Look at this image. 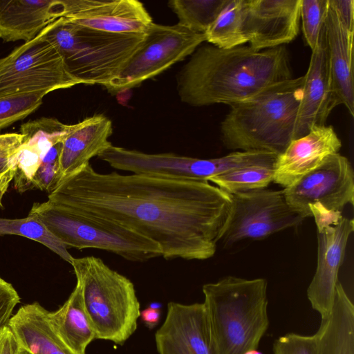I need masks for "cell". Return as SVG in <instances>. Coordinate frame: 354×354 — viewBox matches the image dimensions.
<instances>
[{
	"label": "cell",
	"instance_id": "cell-18",
	"mask_svg": "<svg viewBox=\"0 0 354 354\" xmlns=\"http://www.w3.org/2000/svg\"><path fill=\"white\" fill-rule=\"evenodd\" d=\"M112 132L111 121L103 115L88 117L71 124L62 144L59 184L88 164L92 158L98 156L111 146L109 138Z\"/></svg>",
	"mask_w": 354,
	"mask_h": 354
},
{
	"label": "cell",
	"instance_id": "cell-22",
	"mask_svg": "<svg viewBox=\"0 0 354 354\" xmlns=\"http://www.w3.org/2000/svg\"><path fill=\"white\" fill-rule=\"evenodd\" d=\"M48 313L37 302L26 304L12 316L8 326L19 346L31 354H76L53 330Z\"/></svg>",
	"mask_w": 354,
	"mask_h": 354
},
{
	"label": "cell",
	"instance_id": "cell-30",
	"mask_svg": "<svg viewBox=\"0 0 354 354\" xmlns=\"http://www.w3.org/2000/svg\"><path fill=\"white\" fill-rule=\"evenodd\" d=\"M329 6V0H301L300 19L307 44L313 50L317 46L323 29Z\"/></svg>",
	"mask_w": 354,
	"mask_h": 354
},
{
	"label": "cell",
	"instance_id": "cell-34",
	"mask_svg": "<svg viewBox=\"0 0 354 354\" xmlns=\"http://www.w3.org/2000/svg\"><path fill=\"white\" fill-rule=\"evenodd\" d=\"M20 297L12 285L0 277V333L8 326Z\"/></svg>",
	"mask_w": 354,
	"mask_h": 354
},
{
	"label": "cell",
	"instance_id": "cell-14",
	"mask_svg": "<svg viewBox=\"0 0 354 354\" xmlns=\"http://www.w3.org/2000/svg\"><path fill=\"white\" fill-rule=\"evenodd\" d=\"M67 20L96 30L144 34L153 20L136 0H63Z\"/></svg>",
	"mask_w": 354,
	"mask_h": 354
},
{
	"label": "cell",
	"instance_id": "cell-16",
	"mask_svg": "<svg viewBox=\"0 0 354 354\" xmlns=\"http://www.w3.org/2000/svg\"><path fill=\"white\" fill-rule=\"evenodd\" d=\"M336 106L332 89L324 25L317 44L312 50L307 72L304 75L302 97L298 111L295 139L307 134L314 127L326 125L329 114Z\"/></svg>",
	"mask_w": 354,
	"mask_h": 354
},
{
	"label": "cell",
	"instance_id": "cell-25",
	"mask_svg": "<svg viewBox=\"0 0 354 354\" xmlns=\"http://www.w3.org/2000/svg\"><path fill=\"white\" fill-rule=\"evenodd\" d=\"M204 35L206 41L223 49L248 43L243 30V0H228Z\"/></svg>",
	"mask_w": 354,
	"mask_h": 354
},
{
	"label": "cell",
	"instance_id": "cell-33",
	"mask_svg": "<svg viewBox=\"0 0 354 354\" xmlns=\"http://www.w3.org/2000/svg\"><path fill=\"white\" fill-rule=\"evenodd\" d=\"M24 141L21 133L0 134V177H12L15 174V158Z\"/></svg>",
	"mask_w": 354,
	"mask_h": 354
},
{
	"label": "cell",
	"instance_id": "cell-28",
	"mask_svg": "<svg viewBox=\"0 0 354 354\" xmlns=\"http://www.w3.org/2000/svg\"><path fill=\"white\" fill-rule=\"evenodd\" d=\"M274 177V166L242 167L211 178L218 187L231 194L266 188Z\"/></svg>",
	"mask_w": 354,
	"mask_h": 354
},
{
	"label": "cell",
	"instance_id": "cell-24",
	"mask_svg": "<svg viewBox=\"0 0 354 354\" xmlns=\"http://www.w3.org/2000/svg\"><path fill=\"white\" fill-rule=\"evenodd\" d=\"M48 317L57 335L76 354H86L88 345L96 339L78 281L64 304L56 311H48Z\"/></svg>",
	"mask_w": 354,
	"mask_h": 354
},
{
	"label": "cell",
	"instance_id": "cell-9",
	"mask_svg": "<svg viewBox=\"0 0 354 354\" xmlns=\"http://www.w3.org/2000/svg\"><path fill=\"white\" fill-rule=\"evenodd\" d=\"M205 41L204 34L179 24L152 23L143 41L105 88L112 94L136 87L190 56Z\"/></svg>",
	"mask_w": 354,
	"mask_h": 354
},
{
	"label": "cell",
	"instance_id": "cell-11",
	"mask_svg": "<svg viewBox=\"0 0 354 354\" xmlns=\"http://www.w3.org/2000/svg\"><path fill=\"white\" fill-rule=\"evenodd\" d=\"M288 204L308 217L342 212L354 203V174L349 160L339 153L283 189Z\"/></svg>",
	"mask_w": 354,
	"mask_h": 354
},
{
	"label": "cell",
	"instance_id": "cell-8",
	"mask_svg": "<svg viewBox=\"0 0 354 354\" xmlns=\"http://www.w3.org/2000/svg\"><path fill=\"white\" fill-rule=\"evenodd\" d=\"M49 25L35 38L0 59V97L49 93L80 84L68 74L57 48L47 39Z\"/></svg>",
	"mask_w": 354,
	"mask_h": 354
},
{
	"label": "cell",
	"instance_id": "cell-26",
	"mask_svg": "<svg viewBox=\"0 0 354 354\" xmlns=\"http://www.w3.org/2000/svg\"><path fill=\"white\" fill-rule=\"evenodd\" d=\"M228 0H171L168 6L176 15L178 24L205 34Z\"/></svg>",
	"mask_w": 354,
	"mask_h": 354
},
{
	"label": "cell",
	"instance_id": "cell-19",
	"mask_svg": "<svg viewBox=\"0 0 354 354\" xmlns=\"http://www.w3.org/2000/svg\"><path fill=\"white\" fill-rule=\"evenodd\" d=\"M64 15L63 0H0V38L28 41Z\"/></svg>",
	"mask_w": 354,
	"mask_h": 354
},
{
	"label": "cell",
	"instance_id": "cell-27",
	"mask_svg": "<svg viewBox=\"0 0 354 354\" xmlns=\"http://www.w3.org/2000/svg\"><path fill=\"white\" fill-rule=\"evenodd\" d=\"M8 234L24 236L39 242L70 264L74 258L64 243L32 216L15 219L0 218V236Z\"/></svg>",
	"mask_w": 354,
	"mask_h": 354
},
{
	"label": "cell",
	"instance_id": "cell-21",
	"mask_svg": "<svg viewBox=\"0 0 354 354\" xmlns=\"http://www.w3.org/2000/svg\"><path fill=\"white\" fill-rule=\"evenodd\" d=\"M332 89L337 106L354 115L353 35L345 30L329 3L325 21Z\"/></svg>",
	"mask_w": 354,
	"mask_h": 354
},
{
	"label": "cell",
	"instance_id": "cell-6",
	"mask_svg": "<svg viewBox=\"0 0 354 354\" xmlns=\"http://www.w3.org/2000/svg\"><path fill=\"white\" fill-rule=\"evenodd\" d=\"M71 265L96 339L122 345L136 330L140 315L133 283L93 256L73 258Z\"/></svg>",
	"mask_w": 354,
	"mask_h": 354
},
{
	"label": "cell",
	"instance_id": "cell-29",
	"mask_svg": "<svg viewBox=\"0 0 354 354\" xmlns=\"http://www.w3.org/2000/svg\"><path fill=\"white\" fill-rule=\"evenodd\" d=\"M47 94L46 92H37L0 97V130L35 111Z\"/></svg>",
	"mask_w": 354,
	"mask_h": 354
},
{
	"label": "cell",
	"instance_id": "cell-31",
	"mask_svg": "<svg viewBox=\"0 0 354 354\" xmlns=\"http://www.w3.org/2000/svg\"><path fill=\"white\" fill-rule=\"evenodd\" d=\"M62 141L57 143L46 153L32 180L33 189L51 193L59 184V158Z\"/></svg>",
	"mask_w": 354,
	"mask_h": 354
},
{
	"label": "cell",
	"instance_id": "cell-10",
	"mask_svg": "<svg viewBox=\"0 0 354 354\" xmlns=\"http://www.w3.org/2000/svg\"><path fill=\"white\" fill-rule=\"evenodd\" d=\"M230 216L220 241L261 239L300 225L308 216L290 206L283 190L260 189L230 194Z\"/></svg>",
	"mask_w": 354,
	"mask_h": 354
},
{
	"label": "cell",
	"instance_id": "cell-4",
	"mask_svg": "<svg viewBox=\"0 0 354 354\" xmlns=\"http://www.w3.org/2000/svg\"><path fill=\"white\" fill-rule=\"evenodd\" d=\"M267 281L225 277L203 285L204 306L217 354L257 349L269 327Z\"/></svg>",
	"mask_w": 354,
	"mask_h": 354
},
{
	"label": "cell",
	"instance_id": "cell-35",
	"mask_svg": "<svg viewBox=\"0 0 354 354\" xmlns=\"http://www.w3.org/2000/svg\"><path fill=\"white\" fill-rule=\"evenodd\" d=\"M343 28L354 33V1L329 0Z\"/></svg>",
	"mask_w": 354,
	"mask_h": 354
},
{
	"label": "cell",
	"instance_id": "cell-3",
	"mask_svg": "<svg viewBox=\"0 0 354 354\" xmlns=\"http://www.w3.org/2000/svg\"><path fill=\"white\" fill-rule=\"evenodd\" d=\"M304 76L277 84L230 105L221 124V140L230 149L279 155L295 139Z\"/></svg>",
	"mask_w": 354,
	"mask_h": 354
},
{
	"label": "cell",
	"instance_id": "cell-17",
	"mask_svg": "<svg viewBox=\"0 0 354 354\" xmlns=\"http://www.w3.org/2000/svg\"><path fill=\"white\" fill-rule=\"evenodd\" d=\"M342 142L330 125L314 127L304 136L292 140L277 156L273 182L288 187L339 153Z\"/></svg>",
	"mask_w": 354,
	"mask_h": 354
},
{
	"label": "cell",
	"instance_id": "cell-7",
	"mask_svg": "<svg viewBox=\"0 0 354 354\" xmlns=\"http://www.w3.org/2000/svg\"><path fill=\"white\" fill-rule=\"evenodd\" d=\"M29 216L39 221L66 248H96L134 262L162 257L149 239L112 222L72 212L49 201L35 203Z\"/></svg>",
	"mask_w": 354,
	"mask_h": 354
},
{
	"label": "cell",
	"instance_id": "cell-32",
	"mask_svg": "<svg viewBox=\"0 0 354 354\" xmlns=\"http://www.w3.org/2000/svg\"><path fill=\"white\" fill-rule=\"evenodd\" d=\"M272 351L274 354H317V337L286 333L274 340Z\"/></svg>",
	"mask_w": 354,
	"mask_h": 354
},
{
	"label": "cell",
	"instance_id": "cell-38",
	"mask_svg": "<svg viewBox=\"0 0 354 354\" xmlns=\"http://www.w3.org/2000/svg\"><path fill=\"white\" fill-rule=\"evenodd\" d=\"M13 180L12 177H0V207H3L2 199L8 190L10 182Z\"/></svg>",
	"mask_w": 354,
	"mask_h": 354
},
{
	"label": "cell",
	"instance_id": "cell-2",
	"mask_svg": "<svg viewBox=\"0 0 354 354\" xmlns=\"http://www.w3.org/2000/svg\"><path fill=\"white\" fill-rule=\"evenodd\" d=\"M292 78L285 46L257 50L250 46L198 47L177 75L180 100L194 106L231 105Z\"/></svg>",
	"mask_w": 354,
	"mask_h": 354
},
{
	"label": "cell",
	"instance_id": "cell-15",
	"mask_svg": "<svg viewBox=\"0 0 354 354\" xmlns=\"http://www.w3.org/2000/svg\"><path fill=\"white\" fill-rule=\"evenodd\" d=\"M155 342L159 354H217L203 303L169 302Z\"/></svg>",
	"mask_w": 354,
	"mask_h": 354
},
{
	"label": "cell",
	"instance_id": "cell-20",
	"mask_svg": "<svg viewBox=\"0 0 354 354\" xmlns=\"http://www.w3.org/2000/svg\"><path fill=\"white\" fill-rule=\"evenodd\" d=\"M24 141L15 158L14 185L19 192L32 189V180L48 151L63 140L65 130L55 118L42 117L21 126Z\"/></svg>",
	"mask_w": 354,
	"mask_h": 354
},
{
	"label": "cell",
	"instance_id": "cell-1",
	"mask_svg": "<svg viewBox=\"0 0 354 354\" xmlns=\"http://www.w3.org/2000/svg\"><path fill=\"white\" fill-rule=\"evenodd\" d=\"M48 201L138 233L167 260L213 257L232 207L230 194L209 181L100 174L90 163L62 181Z\"/></svg>",
	"mask_w": 354,
	"mask_h": 354
},
{
	"label": "cell",
	"instance_id": "cell-5",
	"mask_svg": "<svg viewBox=\"0 0 354 354\" xmlns=\"http://www.w3.org/2000/svg\"><path fill=\"white\" fill-rule=\"evenodd\" d=\"M144 34H118L93 30L60 17L46 36L61 55L68 74L80 84L104 87L139 47Z\"/></svg>",
	"mask_w": 354,
	"mask_h": 354
},
{
	"label": "cell",
	"instance_id": "cell-39",
	"mask_svg": "<svg viewBox=\"0 0 354 354\" xmlns=\"http://www.w3.org/2000/svg\"><path fill=\"white\" fill-rule=\"evenodd\" d=\"M244 354H263L261 351L257 349H250L247 351Z\"/></svg>",
	"mask_w": 354,
	"mask_h": 354
},
{
	"label": "cell",
	"instance_id": "cell-37",
	"mask_svg": "<svg viewBox=\"0 0 354 354\" xmlns=\"http://www.w3.org/2000/svg\"><path fill=\"white\" fill-rule=\"evenodd\" d=\"M140 317L145 326L152 329L159 323L161 317V310L160 308H155L149 306L140 311Z\"/></svg>",
	"mask_w": 354,
	"mask_h": 354
},
{
	"label": "cell",
	"instance_id": "cell-23",
	"mask_svg": "<svg viewBox=\"0 0 354 354\" xmlns=\"http://www.w3.org/2000/svg\"><path fill=\"white\" fill-rule=\"evenodd\" d=\"M316 335L317 354H354V306L339 282L331 313Z\"/></svg>",
	"mask_w": 354,
	"mask_h": 354
},
{
	"label": "cell",
	"instance_id": "cell-12",
	"mask_svg": "<svg viewBox=\"0 0 354 354\" xmlns=\"http://www.w3.org/2000/svg\"><path fill=\"white\" fill-rule=\"evenodd\" d=\"M313 217L317 232V265L307 297L322 320L328 318L332 310L338 273L348 238L354 230V222L342 212L320 213Z\"/></svg>",
	"mask_w": 354,
	"mask_h": 354
},
{
	"label": "cell",
	"instance_id": "cell-36",
	"mask_svg": "<svg viewBox=\"0 0 354 354\" xmlns=\"http://www.w3.org/2000/svg\"><path fill=\"white\" fill-rule=\"evenodd\" d=\"M20 346L15 335L6 326L0 333V354H19Z\"/></svg>",
	"mask_w": 354,
	"mask_h": 354
},
{
	"label": "cell",
	"instance_id": "cell-40",
	"mask_svg": "<svg viewBox=\"0 0 354 354\" xmlns=\"http://www.w3.org/2000/svg\"><path fill=\"white\" fill-rule=\"evenodd\" d=\"M19 354H31V353L20 346Z\"/></svg>",
	"mask_w": 354,
	"mask_h": 354
},
{
	"label": "cell",
	"instance_id": "cell-13",
	"mask_svg": "<svg viewBox=\"0 0 354 354\" xmlns=\"http://www.w3.org/2000/svg\"><path fill=\"white\" fill-rule=\"evenodd\" d=\"M301 0H243V30L257 50L284 46L299 32Z\"/></svg>",
	"mask_w": 354,
	"mask_h": 354
}]
</instances>
